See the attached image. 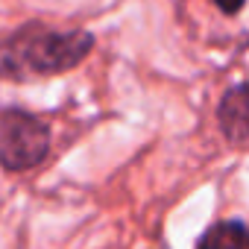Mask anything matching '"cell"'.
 <instances>
[{"mask_svg": "<svg viewBox=\"0 0 249 249\" xmlns=\"http://www.w3.org/2000/svg\"><path fill=\"white\" fill-rule=\"evenodd\" d=\"M94 47V36L85 30H53L30 21L6 41H0V79H36L73 71Z\"/></svg>", "mask_w": 249, "mask_h": 249, "instance_id": "6da1fadb", "label": "cell"}, {"mask_svg": "<svg viewBox=\"0 0 249 249\" xmlns=\"http://www.w3.org/2000/svg\"><path fill=\"white\" fill-rule=\"evenodd\" d=\"M50 153V126L24 111L0 108V167L6 170H33Z\"/></svg>", "mask_w": 249, "mask_h": 249, "instance_id": "7a4b0ae2", "label": "cell"}, {"mask_svg": "<svg viewBox=\"0 0 249 249\" xmlns=\"http://www.w3.org/2000/svg\"><path fill=\"white\" fill-rule=\"evenodd\" d=\"M217 117H220L223 135L234 147H243L246 135H249V103H246V85L243 82H237L231 91L223 94V100L217 106Z\"/></svg>", "mask_w": 249, "mask_h": 249, "instance_id": "3957f363", "label": "cell"}, {"mask_svg": "<svg viewBox=\"0 0 249 249\" xmlns=\"http://www.w3.org/2000/svg\"><path fill=\"white\" fill-rule=\"evenodd\" d=\"M196 249H246V226L243 220H223L217 226H211Z\"/></svg>", "mask_w": 249, "mask_h": 249, "instance_id": "277c9868", "label": "cell"}, {"mask_svg": "<svg viewBox=\"0 0 249 249\" xmlns=\"http://www.w3.org/2000/svg\"><path fill=\"white\" fill-rule=\"evenodd\" d=\"M214 3H217V9H220L223 15H237V12L243 9L246 0H214Z\"/></svg>", "mask_w": 249, "mask_h": 249, "instance_id": "5b68a950", "label": "cell"}]
</instances>
